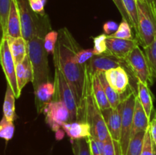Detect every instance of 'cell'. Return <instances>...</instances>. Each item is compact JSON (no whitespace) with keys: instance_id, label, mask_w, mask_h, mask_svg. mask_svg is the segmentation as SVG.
<instances>
[{"instance_id":"obj_1","label":"cell","mask_w":156,"mask_h":155,"mask_svg":"<svg viewBox=\"0 0 156 155\" xmlns=\"http://www.w3.org/2000/svg\"><path fill=\"white\" fill-rule=\"evenodd\" d=\"M56 50L53 53V63L60 69L72 88L81 112L85 78V64L79 65L74 62L75 55L81 50L71 32L66 28L59 29Z\"/></svg>"},{"instance_id":"obj_2","label":"cell","mask_w":156,"mask_h":155,"mask_svg":"<svg viewBox=\"0 0 156 155\" xmlns=\"http://www.w3.org/2000/svg\"><path fill=\"white\" fill-rule=\"evenodd\" d=\"M82 122L88 123L91 129V136L105 141L109 135L101 110L94 99L91 87V74L85 64V78L82 104Z\"/></svg>"},{"instance_id":"obj_3","label":"cell","mask_w":156,"mask_h":155,"mask_svg":"<svg viewBox=\"0 0 156 155\" xmlns=\"http://www.w3.org/2000/svg\"><path fill=\"white\" fill-rule=\"evenodd\" d=\"M44 35L35 34L27 41V55L33 68L34 89L49 81V63L47 53L44 48Z\"/></svg>"},{"instance_id":"obj_4","label":"cell","mask_w":156,"mask_h":155,"mask_svg":"<svg viewBox=\"0 0 156 155\" xmlns=\"http://www.w3.org/2000/svg\"><path fill=\"white\" fill-rule=\"evenodd\" d=\"M19 13L21 26V35L28 41L35 34L46 36L51 30L50 19L47 15L41 16L30 9L28 0H15Z\"/></svg>"},{"instance_id":"obj_5","label":"cell","mask_w":156,"mask_h":155,"mask_svg":"<svg viewBox=\"0 0 156 155\" xmlns=\"http://www.w3.org/2000/svg\"><path fill=\"white\" fill-rule=\"evenodd\" d=\"M55 101H62L65 103L70 113V122H82L80 109L74 95L72 88L66 78L57 66H55L54 78Z\"/></svg>"},{"instance_id":"obj_6","label":"cell","mask_w":156,"mask_h":155,"mask_svg":"<svg viewBox=\"0 0 156 155\" xmlns=\"http://www.w3.org/2000/svg\"><path fill=\"white\" fill-rule=\"evenodd\" d=\"M138 31L136 39L143 48L153 42L156 34V16L155 9L141 0H137Z\"/></svg>"},{"instance_id":"obj_7","label":"cell","mask_w":156,"mask_h":155,"mask_svg":"<svg viewBox=\"0 0 156 155\" xmlns=\"http://www.w3.org/2000/svg\"><path fill=\"white\" fill-rule=\"evenodd\" d=\"M136 95L135 91H130L122 97V101L119 105L121 115V135L119 144L122 155H126L132 137L133 119Z\"/></svg>"},{"instance_id":"obj_8","label":"cell","mask_w":156,"mask_h":155,"mask_svg":"<svg viewBox=\"0 0 156 155\" xmlns=\"http://www.w3.org/2000/svg\"><path fill=\"white\" fill-rule=\"evenodd\" d=\"M125 61L129 71L137 81L142 82L149 87L152 85L154 78L151 74L144 52L140 48V46H136L129 53Z\"/></svg>"},{"instance_id":"obj_9","label":"cell","mask_w":156,"mask_h":155,"mask_svg":"<svg viewBox=\"0 0 156 155\" xmlns=\"http://www.w3.org/2000/svg\"><path fill=\"white\" fill-rule=\"evenodd\" d=\"M0 65L3 70L7 84L11 87L16 98H19L21 93L18 88L16 78V65L9 49V43L6 37H3L0 42Z\"/></svg>"},{"instance_id":"obj_10","label":"cell","mask_w":156,"mask_h":155,"mask_svg":"<svg viewBox=\"0 0 156 155\" xmlns=\"http://www.w3.org/2000/svg\"><path fill=\"white\" fill-rule=\"evenodd\" d=\"M49 127L56 132L65 123L70 122V113L65 103L53 100L45 106L43 112Z\"/></svg>"},{"instance_id":"obj_11","label":"cell","mask_w":156,"mask_h":155,"mask_svg":"<svg viewBox=\"0 0 156 155\" xmlns=\"http://www.w3.org/2000/svg\"><path fill=\"white\" fill-rule=\"evenodd\" d=\"M86 64L90 72L92 74H98L100 72H105L106 71L117 68V67H123L126 68V70L128 69V71L130 72L126 61L117 59L111 55L94 56Z\"/></svg>"},{"instance_id":"obj_12","label":"cell","mask_w":156,"mask_h":155,"mask_svg":"<svg viewBox=\"0 0 156 155\" xmlns=\"http://www.w3.org/2000/svg\"><path fill=\"white\" fill-rule=\"evenodd\" d=\"M108 55L114 56L117 59L125 60L128 55L136 46L140 45L137 39L123 40L107 36Z\"/></svg>"},{"instance_id":"obj_13","label":"cell","mask_w":156,"mask_h":155,"mask_svg":"<svg viewBox=\"0 0 156 155\" xmlns=\"http://www.w3.org/2000/svg\"><path fill=\"white\" fill-rule=\"evenodd\" d=\"M105 78L109 84L121 97L126 95L129 86L130 77L123 67H117L105 72Z\"/></svg>"},{"instance_id":"obj_14","label":"cell","mask_w":156,"mask_h":155,"mask_svg":"<svg viewBox=\"0 0 156 155\" xmlns=\"http://www.w3.org/2000/svg\"><path fill=\"white\" fill-rule=\"evenodd\" d=\"M107 129L113 140L120 142L121 135V115L120 106L116 109L110 107L101 110Z\"/></svg>"},{"instance_id":"obj_15","label":"cell","mask_w":156,"mask_h":155,"mask_svg":"<svg viewBox=\"0 0 156 155\" xmlns=\"http://www.w3.org/2000/svg\"><path fill=\"white\" fill-rule=\"evenodd\" d=\"M55 94L54 84L50 81L40 85L34 90L35 106L38 114L44 112L45 106L53 101Z\"/></svg>"},{"instance_id":"obj_16","label":"cell","mask_w":156,"mask_h":155,"mask_svg":"<svg viewBox=\"0 0 156 155\" xmlns=\"http://www.w3.org/2000/svg\"><path fill=\"white\" fill-rule=\"evenodd\" d=\"M150 119L148 118L140 100L136 95L133 119L132 136L140 132H146L149 129ZM132 138V137H131Z\"/></svg>"},{"instance_id":"obj_17","label":"cell","mask_w":156,"mask_h":155,"mask_svg":"<svg viewBox=\"0 0 156 155\" xmlns=\"http://www.w3.org/2000/svg\"><path fill=\"white\" fill-rule=\"evenodd\" d=\"M15 71L18 88L19 92L21 94V91L25 85L28 82H32L33 81V68L28 55L25 56L22 62L17 64Z\"/></svg>"},{"instance_id":"obj_18","label":"cell","mask_w":156,"mask_h":155,"mask_svg":"<svg viewBox=\"0 0 156 155\" xmlns=\"http://www.w3.org/2000/svg\"><path fill=\"white\" fill-rule=\"evenodd\" d=\"M66 135L72 141L91 136V129L88 123L85 122H66L62 126Z\"/></svg>"},{"instance_id":"obj_19","label":"cell","mask_w":156,"mask_h":155,"mask_svg":"<svg viewBox=\"0 0 156 155\" xmlns=\"http://www.w3.org/2000/svg\"><path fill=\"white\" fill-rule=\"evenodd\" d=\"M6 36L11 37H20L21 35V20H20L19 13L15 0H12L11 2L10 11H9V18L7 21V33Z\"/></svg>"},{"instance_id":"obj_20","label":"cell","mask_w":156,"mask_h":155,"mask_svg":"<svg viewBox=\"0 0 156 155\" xmlns=\"http://www.w3.org/2000/svg\"><path fill=\"white\" fill-rule=\"evenodd\" d=\"M9 43V49L13 56L15 65L22 62L25 56L27 55V42L24 37H11L5 36Z\"/></svg>"},{"instance_id":"obj_21","label":"cell","mask_w":156,"mask_h":155,"mask_svg":"<svg viewBox=\"0 0 156 155\" xmlns=\"http://www.w3.org/2000/svg\"><path fill=\"white\" fill-rule=\"evenodd\" d=\"M137 97H138L148 118L151 119L154 109L152 95L149 86L139 81L137 83Z\"/></svg>"},{"instance_id":"obj_22","label":"cell","mask_w":156,"mask_h":155,"mask_svg":"<svg viewBox=\"0 0 156 155\" xmlns=\"http://www.w3.org/2000/svg\"><path fill=\"white\" fill-rule=\"evenodd\" d=\"M91 87H92L93 95L101 110L111 107L98 74H91Z\"/></svg>"},{"instance_id":"obj_23","label":"cell","mask_w":156,"mask_h":155,"mask_svg":"<svg viewBox=\"0 0 156 155\" xmlns=\"http://www.w3.org/2000/svg\"><path fill=\"white\" fill-rule=\"evenodd\" d=\"M98 75L100 81L101 83L102 86H103L104 90H105V94L108 98V102L110 103V106L113 109H116L119 106L122 101V97L109 84V83L107 81L106 78H105V72H100L98 74Z\"/></svg>"},{"instance_id":"obj_24","label":"cell","mask_w":156,"mask_h":155,"mask_svg":"<svg viewBox=\"0 0 156 155\" xmlns=\"http://www.w3.org/2000/svg\"><path fill=\"white\" fill-rule=\"evenodd\" d=\"M15 95L9 84H7L4 103H3V116L9 121L13 122L15 118Z\"/></svg>"},{"instance_id":"obj_25","label":"cell","mask_w":156,"mask_h":155,"mask_svg":"<svg viewBox=\"0 0 156 155\" xmlns=\"http://www.w3.org/2000/svg\"><path fill=\"white\" fill-rule=\"evenodd\" d=\"M146 132H140L132 136L126 155H141Z\"/></svg>"},{"instance_id":"obj_26","label":"cell","mask_w":156,"mask_h":155,"mask_svg":"<svg viewBox=\"0 0 156 155\" xmlns=\"http://www.w3.org/2000/svg\"><path fill=\"white\" fill-rule=\"evenodd\" d=\"M145 56L147 59L151 74L154 79H156V34L153 42L148 46L143 48Z\"/></svg>"},{"instance_id":"obj_27","label":"cell","mask_w":156,"mask_h":155,"mask_svg":"<svg viewBox=\"0 0 156 155\" xmlns=\"http://www.w3.org/2000/svg\"><path fill=\"white\" fill-rule=\"evenodd\" d=\"M123 5L132 21L133 27L136 33L138 31V11H137V0H123Z\"/></svg>"},{"instance_id":"obj_28","label":"cell","mask_w":156,"mask_h":155,"mask_svg":"<svg viewBox=\"0 0 156 155\" xmlns=\"http://www.w3.org/2000/svg\"><path fill=\"white\" fill-rule=\"evenodd\" d=\"M12 0H0V24L3 33V37L7 33V21L10 11Z\"/></svg>"},{"instance_id":"obj_29","label":"cell","mask_w":156,"mask_h":155,"mask_svg":"<svg viewBox=\"0 0 156 155\" xmlns=\"http://www.w3.org/2000/svg\"><path fill=\"white\" fill-rule=\"evenodd\" d=\"M15 132V125L13 122L9 121L5 116L0 121V138L9 141L13 138Z\"/></svg>"},{"instance_id":"obj_30","label":"cell","mask_w":156,"mask_h":155,"mask_svg":"<svg viewBox=\"0 0 156 155\" xmlns=\"http://www.w3.org/2000/svg\"><path fill=\"white\" fill-rule=\"evenodd\" d=\"M74 155H91L88 138L75 140L72 141Z\"/></svg>"},{"instance_id":"obj_31","label":"cell","mask_w":156,"mask_h":155,"mask_svg":"<svg viewBox=\"0 0 156 155\" xmlns=\"http://www.w3.org/2000/svg\"><path fill=\"white\" fill-rule=\"evenodd\" d=\"M108 36H111V37L119 38V39L123 40H131L133 39L132 36V30H131V25L125 20L122 19V21L119 24L118 29L117 31L114 32V33Z\"/></svg>"},{"instance_id":"obj_32","label":"cell","mask_w":156,"mask_h":155,"mask_svg":"<svg viewBox=\"0 0 156 155\" xmlns=\"http://www.w3.org/2000/svg\"><path fill=\"white\" fill-rule=\"evenodd\" d=\"M107 36L105 33L96 36L93 38L94 42V53L95 56H101V55H108V47H107Z\"/></svg>"},{"instance_id":"obj_33","label":"cell","mask_w":156,"mask_h":155,"mask_svg":"<svg viewBox=\"0 0 156 155\" xmlns=\"http://www.w3.org/2000/svg\"><path fill=\"white\" fill-rule=\"evenodd\" d=\"M58 36H59V33L54 30H50L46 34L45 37H44V48H45L47 54L53 55L55 50H56Z\"/></svg>"},{"instance_id":"obj_34","label":"cell","mask_w":156,"mask_h":155,"mask_svg":"<svg viewBox=\"0 0 156 155\" xmlns=\"http://www.w3.org/2000/svg\"><path fill=\"white\" fill-rule=\"evenodd\" d=\"M102 155H122L120 144L113 140L110 135L105 141V147Z\"/></svg>"},{"instance_id":"obj_35","label":"cell","mask_w":156,"mask_h":155,"mask_svg":"<svg viewBox=\"0 0 156 155\" xmlns=\"http://www.w3.org/2000/svg\"><path fill=\"white\" fill-rule=\"evenodd\" d=\"M95 55H94L93 49H87V50H82V49H81L79 51H78L76 53L73 59H74V62L76 63L82 65L86 64Z\"/></svg>"},{"instance_id":"obj_36","label":"cell","mask_w":156,"mask_h":155,"mask_svg":"<svg viewBox=\"0 0 156 155\" xmlns=\"http://www.w3.org/2000/svg\"><path fill=\"white\" fill-rule=\"evenodd\" d=\"M141 155H156V146L152 142L149 129L146 131L145 134Z\"/></svg>"},{"instance_id":"obj_37","label":"cell","mask_w":156,"mask_h":155,"mask_svg":"<svg viewBox=\"0 0 156 155\" xmlns=\"http://www.w3.org/2000/svg\"><path fill=\"white\" fill-rule=\"evenodd\" d=\"M28 1L30 9L34 13L41 16L47 15L44 11V6L47 2V0H28Z\"/></svg>"},{"instance_id":"obj_38","label":"cell","mask_w":156,"mask_h":155,"mask_svg":"<svg viewBox=\"0 0 156 155\" xmlns=\"http://www.w3.org/2000/svg\"><path fill=\"white\" fill-rule=\"evenodd\" d=\"M112 1L114 2V5H115L116 7L117 8L118 11L120 12V15H121L122 16V19L127 21V22L130 24L131 27H133L132 21H131L129 15H128L127 12H126V9H125L124 5H123V0H112Z\"/></svg>"},{"instance_id":"obj_39","label":"cell","mask_w":156,"mask_h":155,"mask_svg":"<svg viewBox=\"0 0 156 155\" xmlns=\"http://www.w3.org/2000/svg\"><path fill=\"white\" fill-rule=\"evenodd\" d=\"M152 114H153V116L150 119L149 132L150 133V136L151 138H152V142L156 146V112L155 110L153 111Z\"/></svg>"},{"instance_id":"obj_40","label":"cell","mask_w":156,"mask_h":155,"mask_svg":"<svg viewBox=\"0 0 156 155\" xmlns=\"http://www.w3.org/2000/svg\"><path fill=\"white\" fill-rule=\"evenodd\" d=\"M119 25L117 22L114 21H108L105 22L103 25V30L106 35H111L117 31Z\"/></svg>"},{"instance_id":"obj_41","label":"cell","mask_w":156,"mask_h":155,"mask_svg":"<svg viewBox=\"0 0 156 155\" xmlns=\"http://www.w3.org/2000/svg\"><path fill=\"white\" fill-rule=\"evenodd\" d=\"M88 142H89L90 150H91V155H101L100 149H99L97 143H96L95 139L92 136H90L89 138H88Z\"/></svg>"},{"instance_id":"obj_42","label":"cell","mask_w":156,"mask_h":155,"mask_svg":"<svg viewBox=\"0 0 156 155\" xmlns=\"http://www.w3.org/2000/svg\"><path fill=\"white\" fill-rule=\"evenodd\" d=\"M65 131H62L61 130V129H59L58 131H56V138L57 140H61L64 137V135H65Z\"/></svg>"},{"instance_id":"obj_43","label":"cell","mask_w":156,"mask_h":155,"mask_svg":"<svg viewBox=\"0 0 156 155\" xmlns=\"http://www.w3.org/2000/svg\"><path fill=\"white\" fill-rule=\"evenodd\" d=\"M141 1L144 2L145 3L148 5L149 7L152 8V9H155V0H141Z\"/></svg>"},{"instance_id":"obj_44","label":"cell","mask_w":156,"mask_h":155,"mask_svg":"<svg viewBox=\"0 0 156 155\" xmlns=\"http://www.w3.org/2000/svg\"><path fill=\"white\" fill-rule=\"evenodd\" d=\"M2 38H3V33H2V30L1 24H0V42H1Z\"/></svg>"},{"instance_id":"obj_45","label":"cell","mask_w":156,"mask_h":155,"mask_svg":"<svg viewBox=\"0 0 156 155\" xmlns=\"http://www.w3.org/2000/svg\"><path fill=\"white\" fill-rule=\"evenodd\" d=\"M155 16H156V0L155 1Z\"/></svg>"}]
</instances>
